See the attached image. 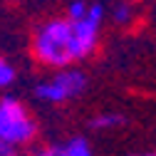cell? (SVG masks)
Segmentation results:
<instances>
[{"label":"cell","mask_w":156,"mask_h":156,"mask_svg":"<svg viewBox=\"0 0 156 156\" xmlns=\"http://www.w3.org/2000/svg\"><path fill=\"white\" fill-rule=\"evenodd\" d=\"M0 156H17V146L5 141V139H0Z\"/></svg>","instance_id":"obj_10"},{"label":"cell","mask_w":156,"mask_h":156,"mask_svg":"<svg viewBox=\"0 0 156 156\" xmlns=\"http://www.w3.org/2000/svg\"><path fill=\"white\" fill-rule=\"evenodd\" d=\"M131 156H156V151H141V154H131Z\"/></svg>","instance_id":"obj_11"},{"label":"cell","mask_w":156,"mask_h":156,"mask_svg":"<svg viewBox=\"0 0 156 156\" xmlns=\"http://www.w3.org/2000/svg\"><path fill=\"white\" fill-rule=\"evenodd\" d=\"M131 17H134V5H131V3L122 0V3H116V5H114V20L119 23V25L131 23Z\"/></svg>","instance_id":"obj_7"},{"label":"cell","mask_w":156,"mask_h":156,"mask_svg":"<svg viewBox=\"0 0 156 156\" xmlns=\"http://www.w3.org/2000/svg\"><path fill=\"white\" fill-rule=\"evenodd\" d=\"M32 50H35V57L47 67L62 69V67L72 65L74 62L72 23L62 20V17H55V20H47L45 25H40L35 32V40H32Z\"/></svg>","instance_id":"obj_1"},{"label":"cell","mask_w":156,"mask_h":156,"mask_svg":"<svg viewBox=\"0 0 156 156\" xmlns=\"http://www.w3.org/2000/svg\"><path fill=\"white\" fill-rule=\"evenodd\" d=\"M87 87V77L80 69H62L57 72L52 80L40 82L35 87L37 99L50 102V104H60V102H69L74 97H80Z\"/></svg>","instance_id":"obj_3"},{"label":"cell","mask_w":156,"mask_h":156,"mask_svg":"<svg viewBox=\"0 0 156 156\" xmlns=\"http://www.w3.org/2000/svg\"><path fill=\"white\" fill-rule=\"evenodd\" d=\"M87 8H89V3H84V0H74V3L69 5V10H67V20H80V17H84Z\"/></svg>","instance_id":"obj_9"},{"label":"cell","mask_w":156,"mask_h":156,"mask_svg":"<svg viewBox=\"0 0 156 156\" xmlns=\"http://www.w3.org/2000/svg\"><path fill=\"white\" fill-rule=\"evenodd\" d=\"M15 82V67L10 62H5L3 57H0V89H5Z\"/></svg>","instance_id":"obj_8"},{"label":"cell","mask_w":156,"mask_h":156,"mask_svg":"<svg viewBox=\"0 0 156 156\" xmlns=\"http://www.w3.org/2000/svg\"><path fill=\"white\" fill-rule=\"evenodd\" d=\"M55 156H92V149H89L87 139L74 136V139L67 141L65 146H57V154Z\"/></svg>","instance_id":"obj_5"},{"label":"cell","mask_w":156,"mask_h":156,"mask_svg":"<svg viewBox=\"0 0 156 156\" xmlns=\"http://www.w3.org/2000/svg\"><path fill=\"white\" fill-rule=\"evenodd\" d=\"M35 131L37 124L30 119L27 109L12 97H3L0 99V139L20 146L32 139Z\"/></svg>","instance_id":"obj_2"},{"label":"cell","mask_w":156,"mask_h":156,"mask_svg":"<svg viewBox=\"0 0 156 156\" xmlns=\"http://www.w3.org/2000/svg\"><path fill=\"white\" fill-rule=\"evenodd\" d=\"M102 20H104V5L102 3H92L87 8L84 17L69 20L72 23V55H74V60H84L97 47Z\"/></svg>","instance_id":"obj_4"},{"label":"cell","mask_w":156,"mask_h":156,"mask_svg":"<svg viewBox=\"0 0 156 156\" xmlns=\"http://www.w3.org/2000/svg\"><path fill=\"white\" fill-rule=\"evenodd\" d=\"M119 124H124V116L119 114H99L92 119V129H114Z\"/></svg>","instance_id":"obj_6"},{"label":"cell","mask_w":156,"mask_h":156,"mask_svg":"<svg viewBox=\"0 0 156 156\" xmlns=\"http://www.w3.org/2000/svg\"><path fill=\"white\" fill-rule=\"evenodd\" d=\"M35 156H37V154H35Z\"/></svg>","instance_id":"obj_12"}]
</instances>
